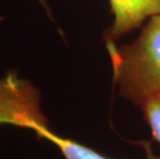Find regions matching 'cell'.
Instances as JSON below:
<instances>
[{
	"label": "cell",
	"mask_w": 160,
	"mask_h": 159,
	"mask_svg": "<svg viewBox=\"0 0 160 159\" xmlns=\"http://www.w3.org/2000/svg\"><path fill=\"white\" fill-rule=\"evenodd\" d=\"M119 94L138 107L160 94V15L149 19L132 42L107 43Z\"/></svg>",
	"instance_id": "1"
},
{
	"label": "cell",
	"mask_w": 160,
	"mask_h": 159,
	"mask_svg": "<svg viewBox=\"0 0 160 159\" xmlns=\"http://www.w3.org/2000/svg\"><path fill=\"white\" fill-rule=\"evenodd\" d=\"M28 128L38 134L49 128L40 109V93L29 81L8 72L0 79V125Z\"/></svg>",
	"instance_id": "2"
},
{
	"label": "cell",
	"mask_w": 160,
	"mask_h": 159,
	"mask_svg": "<svg viewBox=\"0 0 160 159\" xmlns=\"http://www.w3.org/2000/svg\"><path fill=\"white\" fill-rule=\"evenodd\" d=\"M113 21L103 31L107 43H117L153 17L160 15V0H108Z\"/></svg>",
	"instance_id": "3"
},
{
	"label": "cell",
	"mask_w": 160,
	"mask_h": 159,
	"mask_svg": "<svg viewBox=\"0 0 160 159\" xmlns=\"http://www.w3.org/2000/svg\"><path fill=\"white\" fill-rule=\"evenodd\" d=\"M37 137L38 138H46L55 145L65 159H113L104 156L94 149L85 146L77 141L60 137L54 133L50 128L40 131ZM147 159H160V156H155L151 151H148Z\"/></svg>",
	"instance_id": "4"
},
{
	"label": "cell",
	"mask_w": 160,
	"mask_h": 159,
	"mask_svg": "<svg viewBox=\"0 0 160 159\" xmlns=\"http://www.w3.org/2000/svg\"><path fill=\"white\" fill-rule=\"evenodd\" d=\"M139 109L151 130L153 138L160 144V94L146 100Z\"/></svg>",
	"instance_id": "5"
}]
</instances>
